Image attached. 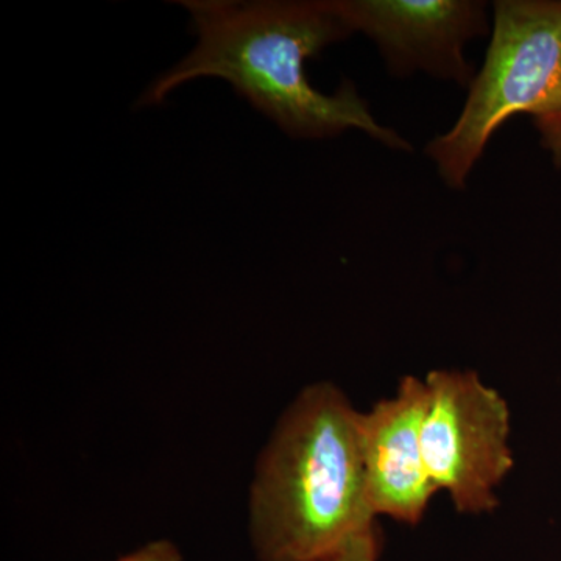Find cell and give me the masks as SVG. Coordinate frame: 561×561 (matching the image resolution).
I'll list each match as a JSON object with an SVG mask.
<instances>
[{
  "mask_svg": "<svg viewBox=\"0 0 561 561\" xmlns=\"http://www.w3.org/2000/svg\"><path fill=\"white\" fill-rule=\"evenodd\" d=\"M180 5L191 13L197 47L151 84L139 106L164 102L187 81L217 77L291 138L359 130L389 149L412 150L400 133L376 121L353 81L332 94L312 87L306 62L353 35L330 0H183Z\"/></svg>",
  "mask_w": 561,
  "mask_h": 561,
  "instance_id": "cell-1",
  "label": "cell"
},
{
  "mask_svg": "<svg viewBox=\"0 0 561 561\" xmlns=\"http://www.w3.org/2000/svg\"><path fill=\"white\" fill-rule=\"evenodd\" d=\"M360 416L328 381L309 383L287 405L250 485L257 561H319L378 522L367 500Z\"/></svg>",
  "mask_w": 561,
  "mask_h": 561,
  "instance_id": "cell-2",
  "label": "cell"
},
{
  "mask_svg": "<svg viewBox=\"0 0 561 561\" xmlns=\"http://www.w3.org/2000/svg\"><path fill=\"white\" fill-rule=\"evenodd\" d=\"M561 111V0H497L482 69L448 131L426 146L438 176L467 190L490 139L518 114Z\"/></svg>",
  "mask_w": 561,
  "mask_h": 561,
  "instance_id": "cell-3",
  "label": "cell"
},
{
  "mask_svg": "<svg viewBox=\"0 0 561 561\" xmlns=\"http://www.w3.org/2000/svg\"><path fill=\"white\" fill-rule=\"evenodd\" d=\"M424 381L421 449L435 489L463 515L496 511L497 490L515 467L508 402L474 370L438 368Z\"/></svg>",
  "mask_w": 561,
  "mask_h": 561,
  "instance_id": "cell-4",
  "label": "cell"
},
{
  "mask_svg": "<svg viewBox=\"0 0 561 561\" xmlns=\"http://www.w3.org/2000/svg\"><path fill=\"white\" fill-rule=\"evenodd\" d=\"M351 33L378 47L398 79L426 73L470 87L476 70L465 55L470 41L489 35V3L481 0H330Z\"/></svg>",
  "mask_w": 561,
  "mask_h": 561,
  "instance_id": "cell-5",
  "label": "cell"
},
{
  "mask_svg": "<svg viewBox=\"0 0 561 561\" xmlns=\"http://www.w3.org/2000/svg\"><path fill=\"white\" fill-rule=\"evenodd\" d=\"M427 400L430 391L424 378L409 375L398 383L393 397L362 412L365 486L376 518L387 516L405 526H416L438 493L421 449Z\"/></svg>",
  "mask_w": 561,
  "mask_h": 561,
  "instance_id": "cell-6",
  "label": "cell"
},
{
  "mask_svg": "<svg viewBox=\"0 0 561 561\" xmlns=\"http://www.w3.org/2000/svg\"><path fill=\"white\" fill-rule=\"evenodd\" d=\"M383 537L378 522L351 537L341 549L319 561H379Z\"/></svg>",
  "mask_w": 561,
  "mask_h": 561,
  "instance_id": "cell-7",
  "label": "cell"
},
{
  "mask_svg": "<svg viewBox=\"0 0 561 561\" xmlns=\"http://www.w3.org/2000/svg\"><path fill=\"white\" fill-rule=\"evenodd\" d=\"M534 125L540 136L542 149L548 151L553 165L561 169V111L535 117Z\"/></svg>",
  "mask_w": 561,
  "mask_h": 561,
  "instance_id": "cell-8",
  "label": "cell"
},
{
  "mask_svg": "<svg viewBox=\"0 0 561 561\" xmlns=\"http://www.w3.org/2000/svg\"><path fill=\"white\" fill-rule=\"evenodd\" d=\"M114 561H186L171 540H154Z\"/></svg>",
  "mask_w": 561,
  "mask_h": 561,
  "instance_id": "cell-9",
  "label": "cell"
}]
</instances>
